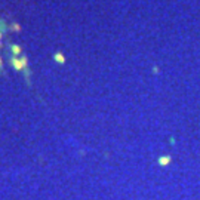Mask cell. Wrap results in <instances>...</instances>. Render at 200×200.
<instances>
[{"label":"cell","instance_id":"6da1fadb","mask_svg":"<svg viewBox=\"0 0 200 200\" xmlns=\"http://www.w3.org/2000/svg\"><path fill=\"white\" fill-rule=\"evenodd\" d=\"M12 52H13L15 55H18V54H21V47H19L18 44H13V46H12Z\"/></svg>","mask_w":200,"mask_h":200},{"label":"cell","instance_id":"7a4b0ae2","mask_svg":"<svg viewBox=\"0 0 200 200\" xmlns=\"http://www.w3.org/2000/svg\"><path fill=\"white\" fill-rule=\"evenodd\" d=\"M55 59H56V61H59V62H64V58H62V55H61V54H56V55H55Z\"/></svg>","mask_w":200,"mask_h":200},{"label":"cell","instance_id":"3957f363","mask_svg":"<svg viewBox=\"0 0 200 200\" xmlns=\"http://www.w3.org/2000/svg\"><path fill=\"white\" fill-rule=\"evenodd\" d=\"M13 64L16 65V68H21V62H19L18 59H13Z\"/></svg>","mask_w":200,"mask_h":200},{"label":"cell","instance_id":"277c9868","mask_svg":"<svg viewBox=\"0 0 200 200\" xmlns=\"http://www.w3.org/2000/svg\"><path fill=\"white\" fill-rule=\"evenodd\" d=\"M12 28H13V30H16V31H19V30H21V27H19L18 24H13V25H12Z\"/></svg>","mask_w":200,"mask_h":200},{"label":"cell","instance_id":"5b68a950","mask_svg":"<svg viewBox=\"0 0 200 200\" xmlns=\"http://www.w3.org/2000/svg\"><path fill=\"white\" fill-rule=\"evenodd\" d=\"M0 37H2V31H0Z\"/></svg>","mask_w":200,"mask_h":200}]
</instances>
